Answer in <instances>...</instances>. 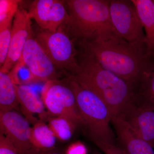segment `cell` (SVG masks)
<instances>
[{
    "label": "cell",
    "instance_id": "6da1fadb",
    "mask_svg": "<svg viewBox=\"0 0 154 154\" xmlns=\"http://www.w3.org/2000/svg\"><path fill=\"white\" fill-rule=\"evenodd\" d=\"M79 47V68L69 78L99 96L109 107L113 117H119L131 102L133 86L104 68L88 50Z\"/></svg>",
    "mask_w": 154,
    "mask_h": 154
},
{
    "label": "cell",
    "instance_id": "7a4b0ae2",
    "mask_svg": "<svg viewBox=\"0 0 154 154\" xmlns=\"http://www.w3.org/2000/svg\"><path fill=\"white\" fill-rule=\"evenodd\" d=\"M91 52L104 68L134 86L148 57L146 54L117 35L106 33L95 40L77 43Z\"/></svg>",
    "mask_w": 154,
    "mask_h": 154
},
{
    "label": "cell",
    "instance_id": "3957f363",
    "mask_svg": "<svg viewBox=\"0 0 154 154\" xmlns=\"http://www.w3.org/2000/svg\"><path fill=\"white\" fill-rule=\"evenodd\" d=\"M109 0H67L68 17L62 25L77 43L88 42L113 32Z\"/></svg>",
    "mask_w": 154,
    "mask_h": 154
},
{
    "label": "cell",
    "instance_id": "277c9868",
    "mask_svg": "<svg viewBox=\"0 0 154 154\" xmlns=\"http://www.w3.org/2000/svg\"><path fill=\"white\" fill-rule=\"evenodd\" d=\"M67 82L74 94L83 125L93 142L101 141L115 143V135L110 127L113 116L107 105L99 96L69 77Z\"/></svg>",
    "mask_w": 154,
    "mask_h": 154
},
{
    "label": "cell",
    "instance_id": "5b68a950",
    "mask_svg": "<svg viewBox=\"0 0 154 154\" xmlns=\"http://www.w3.org/2000/svg\"><path fill=\"white\" fill-rule=\"evenodd\" d=\"M35 38L57 68L74 74L79 68L78 51L62 27L56 31L41 29Z\"/></svg>",
    "mask_w": 154,
    "mask_h": 154
},
{
    "label": "cell",
    "instance_id": "8992f818",
    "mask_svg": "<svg viewBox=\"0 0 154 154\" xmlns=\"http://www.w3.org/2000/svg\"><path fill=\"white\" fill-rule=\"evenodd\" d=\"M110 14L113 31L146 54L144 30L132 0H110Z\"/></svg>",
    "mask_w": 154,
    "mask_h": 154
},
{
    "label": "cell",
    "instance_id": "52a82bcc",
    "mask_svg": "<svg viewBox=\"0 0 154 154\" xmlns=\"http://www.w3.org/2000/svg\"><path fill=\"white\" fill-rule=\"evenodd\" d=\"M42 96L50 113L66 119L76 125H83L74 94L68 82L67 85L56 80L46 82Z\"/></svg>",
    "mask_w": 154,
    "mask_h": 154
},
{
    "label": "cell",
    "instance_id": "ba28073f",
    "mask_svg": "<svg viewBox=\"0 0 154 154\" xmlns=\"http://www.w3.org/2000/svg\"><path fill=\"white\" fill-rule=\"evenodd\" d=\"M24 66L30 72L28 80L45 81L55 80L57 68L36 41L33 32L26 42L19 59Z\"/></svg>",
    "mask_w": 154,
    "mask_h": 154
},
{
    "label": "cell",
    "instance_id": "9c48e42d",
    "mask_svg": "<svg viewBox=\"0 0 154 154\" xmlns=\"http://www.w3.org/2000/svg\"><path fill=\"white\" fill-rule=\"evenodd\" d=\"M31 19L28 11L19 7L12 24L8 53L0 72L9 73L21 57L26 42L33 32Z\"/></svg>",
    "mask_w": 154,
    "mask_h": 154
},
{
    "label": "cell",
    "instance_id": "30bf717a",
    "mask_svg": "<svg viewBox=\"0 0 154 154\" xmlns=\"http://www.w3.org/2000/svg\"><path fill=\"white\" fill-rule=\"evenodd\" d=\"M64 1L35 0L31 3L28 14L42 30L55 31L68 17Z\"/></svg>",
    "mask_w": 154,
    "mask_h": 154
},
{
    "label": "cell",
    "instance_id": "8fae6325",
    "mask_svg": "<svg viewBox=\"0 0 154 154\" xmlns=\"http://www.w3.org/2000/svg\"><path fill=\"white\" fill-rule=\"evenodd\" d=\"M31 128L28 120L17 111L0 112L1 133L9 139L19 154H24L33 146Z\"/></svg>",
    "mask_w": 154,
    "mask_h": 154
},
{
    "label": "cell",
    "instance_id": "7c38bea8",
    "mask_svg": "<svg viewBox=\"0 0 154 154\" xmlns=\"http://www.w3.org/2000/svg\"><path fill=\"white\" fill-rule=\"evenodd\" d=\"M118 117L154 148V109L137 107L131 102Z\"/></svg>",
    "mask_w": 154,
    "mask_h": 154
},
{
    "label": "cell",
    "instance_id": "4fadbf2b",
    "mask_svg": "<svg viewBox=\"0 0 154 154\" xmlns=\"http://www.w3.org/2000/svg\"><path fill=\"white\" fill-rule=\"evenodd\" d=\"M133 88L131 103L142 108L154 109V58H148Z\"/></svg>",
    "mask_w": 154,
    "mask_h": 154
},
{
    "label": "cell",
    "instance_id": "5bb4252c",
    "mask_svg": "<svg viewBox=\"0 0 154 154\" xmlns=\"http://www.w3.org/2000/svg\"><path fill=\"white\" fill-rule=\"evenodd\" d=\"M15 85L18 102L28 122L33 125L38 122L33 116L34 114H38L41 119L46 117L42 98L33 88L27 85Z\"/></svg>",
    "mask_w": 154,
    "mask_h": 154
},
{
    "label": "cell",
    "instance_id": "9a60e30c",
    "mask_svg": "<svg viewBox=\"0 0 154 154\" xmlns=\"http://www.w3.org/2000/svg\"><path fill=\"white\" fill-rule=\"evenodd\" d=\"M137 11L145 34L146 54L154 58L153 0H132Z\"/></svg>",
    "mask_w": 154,
    "mask_h": 154
},
{
    "label": "cell",
    "instance_id": "2e32d148",
    "mask_svg": "<svg viewBox=\"0 0 154 154\" xmlns=\"http://www.w3.org/2000/svg\"><path fill=\"white\" fill-rule=\"evenodd\" d=\"M118 140L120 146L129 154H154L153 148L128 127L119 131Z\"/></svg>",
    "mask_w": 154,
    "mask_h": 154
},
{
    "label": "cell",
    "instance_id": "e0dca14e",
    "mask_svg": "<svg viewBox=\"0 0 154 154\" xmlns=\"http://www.w3.org/2000/svg\"><path fill=\"white\" fill-rule=\"evenodd\" d=\"M19 105L15 84L8 73L0 72V112L14 110Z\"/></svg>",
    "mask_w": 154,
    "mask_h": 154
},
{
    "label": "cell",
    "instance_id": "ac0fdd59",
    "mask_svg": "<svg viewBox=\"0 0 154 154\" xmlns=\"http://www.w3.org/2000/svg\"><path fill=\"white\" fill-rule=\"evenodd\" d=\"M30 138L33 146L43 149L54 148L57 140L49 126L39 121L31 128Z\"/></svg>",
    "mask_w": 154,
    "mask_h": 154
},
{
    "label": "cell",
    "instance_id": "d6986e66",
    "mask_svg": "<svg viewBox=\"0 0 154 154\" xmlns=\"http://www.w3.org/2000/svg\"><path fill=\"white\" fill-rule=\"evenodd\" d=\"M48 126L57 138L67 141L71 138L76 125L66 119L56 116L50 119Z\"/></svg>",
    "mask_w": 154,
    "mask_h": 154
},
{
    "label": "cell",
    "instance_id": "ffe728a7",
    "mask_svg": "<svg viewBox=\"0 0 154 154\" xmlns=\"http://www.w3.org/2000/svg\"><path fill=\"white\" fill-rule=\"evenodd\" d=\"M20 0H0V29L12 26Z\"/></svg>",
    "mask_w": 154,
    "mask_h": 154
},
{
    "label": "cell",
    "instance_id": "44dd1931",
    "mask_svg": "<svg viewBox=\"0 0 154 154\" xmlns=\"http://www.w3.org/2000/svg\"><path fill=\"white\" fill-rule=\"evenodd\" d=\"M12 26L0 29V66L5 63L11 44Z\"/></svg>",
    "mask_w": 154,
    "mask_h": 154
},
{
    "label": "cell",
    "instance_id": "7402d4cb",
    "mask_svg": "<svg viewBox=\"0 0 154 154\" xmlns=\"http://www.w3.org/2000/svg\"><path fill=\"white\" fill-rule=\"evenodd\" d=\"M94 143L105 154H129L121 146H116L115 143L101 141Z\"/></svg>",
    "mask_w": 154,
    "mask_h": 154
},
{
    "label": "cell",
    "instance_id": "603a6c76",
    "mask_svg": "<svg viewBox=\"0 0 154 154\" xmlns=\"http://www.w3.org/2000/svg\"><path fill=\"white\" fill-rule=\"evenodd\" d=\"M0 154H19L9 139L1 133H0Z\"/></svg>",
    "mask_w": 154,
    "mask_h": 154
},
{
    "label": "cell",
    "instance_id": "cb8c5ba5",
    "mask_svg": "<svg viewBox=\"0 0 154 154\" xmlns=\"http://www.w3.org/2000/svg\"><path fill=\"white\" fill-rule=\"evenodd\" d=\"M66 154H87V150L83 143L78 142L69 146Z\"/></svg>",
    "mask_w": 154,
    "mask_h": 154
},
{
    "label": "cell",
    "instance_id": "d4e9b609",
    "mask_svg": "<svg viewBox=\"0 0 154 154\" xmlns=\"http://www.w3.org/2000/svg\"><path fill=\"white\" fill-rule=\"evenodd\" d=\"M24 154H63L56 149L54 148L43 149L33 146Z\"/></svg>",
    "mask_w": 154,
    "mask_h": 154
},
{
    "label": "cell",
    "instance_id": "484cf974",
    "mask_svg": "<svg viewBox=\"0 0 154 154\" xmlns=\"http://www.w3.org/2000/svg\"><path fill=\"white\" fill-rule=\"evenodd\" d=\"M94 154H101L99 152H95L94 153Z\"/></svg>",
    "mask_w": 154,
    "mask_h": 154
},
{
    "label": "cell",
    "instance_id": "4316f807",
    "mask_svg": "<svg viewBox=\"0 0 154 154\" xmlns=\"http://www.w3.org/2000/svg\"><path fill=\"white\" fill-rule=\"evenodd\" d=\"M153 2H154V0H153Z\"/></svg>",
    "mask_w": 154,
    "mask_h": 154
}]
</instances>
